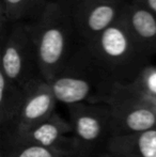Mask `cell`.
I'll return each mask as SVG.
<instances>
[{"mask_svg": "<svg viewBox=\"0 0 156 157\" xmlns=\"http://www.w3.org/2000/svg\"><path fill=\"white\" fill-rule=\"evenodd\" d=\"M91 157H118L116 155H113L112 153H110V152L106 151V150L104 149V151H100V152H96L94 155H92Z\"/></svg>", "mask_w": 156, "mask_h": 157, "instance_id": "17", "label": "cell"}, {"mask_svg": "<svg viewBox=\"0 0 156 157\" xmlns=\"http://www.w3.org/2000/svg\"><path fill=\"white\" fill-rule=\"evenodd\" d=\"M143 6H146L153 14L156 15V0H138Z\"/></svg>", "mask_w": 156, "mask_h": 157, "instance_id": "16", "label": "cell"}, {"mask_svg": "<svg viewBox=\"0 0 156 157\" xmlns=\"http://www.w3.org/2000/svg\"><path fill=\"white\" fill-rule=\"evenodd\" d=\"M41 76L49 82L81 45L74 26L71 0H49L36 21Z\"/></svg>", "mask_w": 156, "mask_h": 157, "instance_id": "1", "label": "cell"}, {"mask_svg": "<svg viewBox=\"0 0 156 157\" xmlns=\"http://www.w3.org/2000/svg\"><path fill=\"white\" fill-rule=\"evenodd\" d=\"M72 135L77 139L88 157L96 153L98 145L112 136L111 112L108 104L81 103L67 106Z\"/></svg>", "mask_w": 156, "mask_h": 157, "instance_id": "6", "label": "cell"}, {"mask_svg": "<svg viewBox=\"0 0 156 157\" xmlns=\"http://www.w3.org/2000/svg\"><path fill=\"white\" fill-rule=\"evenodd\" d=\"M25 92L26 98L18 125L15 132L9 137L16 136L27 132L28 129L43 122L56 112L58 101L52 92L49 82L44 78H39L32 81L29 86L25 88Z\"/></svg>", "mask_w": 156, "mask_h": 157, "instance_id": "9", "label": "cell"}, {"mask_svg": "<svg viewBox=\"0 0 156 157\" xmlns=\"http://www.w3.org/2000/svg\"><path fill=\"white\" fill-rule=\"evenodd\" d=\"M116 83L85 45L79 46L64 67L49 81L57 101L67 106L108 104Z\"/></svg>", "mask_w": 156, "mask_h": 157, "instance_id": "2", "label": "cell"}, {"mask_svg": "<svg viewBox=\"0 0 156 157\" xmlns=\"http://www.w3.org/2000/svg\"><path fill=\"white\" fill-rule=\"evenodd\" d=\"M112 136L144 132L156 127L154 101L131 82H117L108 101Z\"/></svg>", "mask_w": 156, "mask_h": 157, "instance_id": "5", "label": "cell"}, {"mask_svg": "<svg viewBox=\"0 0 156 157\" xmlns=\"http://www.w3.org/2000/svg\"><path fill=\"white\" fill-rule=\"evenodd\" d=\"M26 98L25 89L0 73V132L1 139L15 132Z\"/></svg>", "mask_w": 156, "mask_h": 157, "instance_id": "11", "label": "cell"}, {"mask_svg": "<svg viewBox=\"0 0 156 157\" xmlns=\"http://www.w3.org/2000/svg\"><path fill=\"white\" fill-rule=\"evenodd\" d=\"M154 107H155V110H156V101H154Z\"/></svg>", "mask_w": 156, "mask_h": 157, "instance_id": "18", "label": "cell"}, {"mask_svg": "<svg viewBox=\"0 0 156 157\" xmlns=\"http://www.w3.org/2000/svg\"><path fill=\"white\" fill-rule=\"evenodd\" d=\"M122 17L134 40L150 58L156 55V15L138 0H129Z\"/></svg>", "mask_w": 156, "mask_h": 157, "instance_id": "10", "label": "cell"}, {"mask_svg": "<svg viewBox=\"0 0 156 157\" xmlns=\"http://www.w3.org/2000/svg\"><path fill=\"white\" fill-rule=\"evenodd\" d=\"M131 83L148 98L156 101V65L144 66Z\"/></svg>", "mask_w": 156, "mask_h": 157, "instance_id": "15", "label": "cell"}, {"mask_svg": "<svg viewBox=\"0 0 156 157\" xmlns=\"http://www.w3.org/2000/svg\"><path fill=\"white\" fill-rule=\"evenodd\" d=\"M0 73L25 89L41 76L36 23L10 24L0 18Z\"/></svg>", "mask_w": 156, "mask_h": 157, "instance_id": "4", "label": "cell"}, {"mask_svg": "<svg viewBox=\"0 0 156 157\" xmlns=\"http://www.w3.org/2000/svg\"><path fill=\"white\" fill-rule=\"evenodd\" d=\"M0 157H85L80 154L31 144H1Z\"/></svg>", "mask_w": 156, "mask_h": 157, "instance_id": "14", "label": "cell"}, {"mask_svg": "<svg viewBox=\"0 0 156 157\" xmlns=\"http://www.w3.org/2000/svg\"><path fill=\"white\" fill-rule=\"evenodd\" d=\"M129 0H71L74 26L81 45H88L121 18Z\"/></svg>", "mask_w": 156, "mask_h": 157, "instance_id": "7", "label": "cell"}, {"mask_svg": "<svg viewBox=\"0 0 156 157\" xmlns=\"http://www.w3.org/2000/svg\"><path fill=\"white\" fill-rule=\"evenodd\" d=\"M49 0H1L0 18L8 23H36Z\"/></svg>", "mask_w": 156, "mask_h": 157, "instance_id": "13", "label": "cell"}, {"mask_svg": "<svg viewBox=\"0 0 156 157\" xmlns=\"http://www.w3.org/2000/svg\"><path fill=\"white\" fill-rule=\"evenodd\" d=\"M98 65L116 81L131 82L151 58L131 34L123 17L85 45Z\"/></svg>", "mask_w": 156, "mask_h": 157, "instance_id": "3", "label": "cell"}, {"mask_svg": "<svg viewBox=\"0 0 156 157\" xmlns=\"http://www.w3.org/2000/svg\"><path fill=\"white\" fill-rule=\"evenodd\" d=\"M105 150L118 157H156V127L108 139Z\"/></svg>", "mask_w": 156, "mask_h": 157, "instance_id": "12", "label": "cell"}, {"mask_svg": "<svg viewBox=\"0 0 156 157\" xmlns=\"http://www.w3.org/2000/svg\"><path fill=\"white\" fill-rule=\"evenodd\" d=\"M70 121L55 112L48 119L39 123L21 135L1 139V144H31L60 150L88 157L77 139L72 135Z\"/></svg>", "mask_w": 156, "mask_h": 157, "instance_id": "8", "label": "cell"}]
</instances>
